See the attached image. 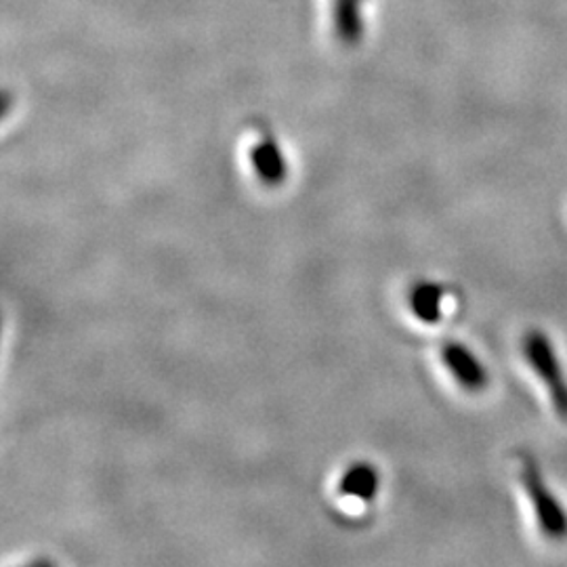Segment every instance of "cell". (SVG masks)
<instances>
[{
  "label": "cell",
  "instance_id": "6da1fadb",
  "mask_svg": "<svg viewBox=\"0 0 567 567\" xmlns=\"http://www.w3.org/2000/svg\"><path fill=\"white\" fill-rule=\"evenodd\" d=\"M519 480L526 487L527 498H529V505L534 508V515H536L540 532L553 543L567 540L566 507L559 503L557 494L548 487L540 466L532 456L522 458Z\"/></svg>",
  "mask_w": 567,
  "mask_h": 567
},
{
  "label": "cell",
  "instance_id": "7a4b0ae2",
  "mask_svg": "<svg viewBox=\"0 0 567 567\" xmlns=\"http://www.w3.org/2000/svg\"><path fill=\"white\" fill-rule=\"evenodd\" d=\"M524 355L547 389L555 412L567 423V377L555 344L543 330H529L524 339Z\"/></svg>",
  "mask_w": 567,
  "mask_h": 567
},
{
  "label": "cell",
  "instance_id": "3957f363",
  "mask_svg": "<svg viewBox=\"0 0 567 567\" xmlns=\"http://www.w3.org/2000/svg\"><path fill=\"white\" fill-rule=\"evenodd\" d=\"M442 358L450 374L466 391H482L487 385L486 368L466 344L450 341L442 349Z\"/></svg>",
  "mask_w": 567,
  "mask_h": 567
},
{
  "label": "cell",
  "instance_id": "277c9868",
  "mask_svg": "<svg viewBox=\"0 0 567 567\" xmlns=\"http://www.w3.org/2000/svg\"><path fill=\"white\" fill-rule=\"evenodd\" d=\"M250 163L255 173L265 185H280L286 177V163H284L280 145L274 142L271 137H265L257 143L250 152Z\"/></svg>",
  "mask_w": 567,
  "mask_h": 567
},
{
  "label": "cell",
  "instance_id": "5b68a950",
  "mask_svg": "<svg viewBox=\"0 0 567 567\" xmlns=\"http://www.w3.org/2000/svg\"><path fill=\"white\" fill-rule=\"evenodd\" d=\"M410 309L423 324H437L444 316V290L440 284H416L410 292Z\"/></svg>",
  "mask_w": 567,
  "mask_h": 567
},
{
  "label": "cell",
  "instance_id": "8992f818",
  "mask_svg": "<svg viewBox=\"0 0 567 567\" xmlns=\"http://www.w3.org/2000/svg\"><path fill=\"white\" fill-rule=\"evenodd\" d=\"M379 473L372 465H365V463H358V465H351L343 473L341 482H339V492L347 496V498H353V501H372L379 492Z\"/></svg>",
  "mask_w": 567,
  "mask_h": 567
}]
</instances>
